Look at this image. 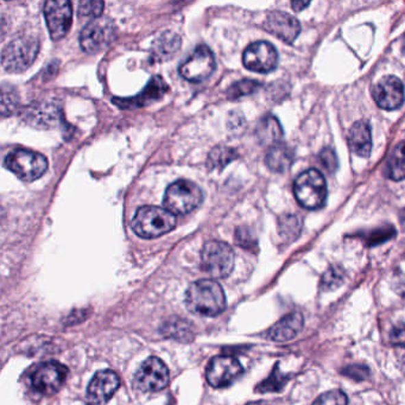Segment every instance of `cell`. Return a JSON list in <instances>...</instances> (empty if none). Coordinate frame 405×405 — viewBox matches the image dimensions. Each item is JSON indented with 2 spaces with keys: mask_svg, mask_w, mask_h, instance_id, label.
Wrapping results in <instances>:
<instances>
[{
  "mask_svg": "<svg viewBox=\"0 0 405 405\" xmlns=\"http://www.w3.org/2000/svg\"><path fill=\"white\" fill-rule=\"evenodd\" d=\"M265 163L267 168L274 172H285L293 166V150L284 143L271 145L266 153Z\"/></svg>",
  "mask_w": 405,
  "mask_h": 405,
  "instance_id": "cell-21",
  "label": "cell"
},
{
  "mask_svg": "<svg viewBox=\"0 0 405 405\" xmlns=\"http://www.w3.org/2000/svg\"><path fill=\"white\" fill-rule=\"evenodd\" d=\"M402 53H403V55L405 56V34L404 36H403V43H402Z\"/></svg>",
  "mask_w": 405,
  "mask_h": 405,
  "instance_id": "cell-41",
  "label": "cell"
},
{
  "mask_svg": "<svg viewBox=\"0 0 405 405\" xmlns=\"http://www.w3.org/2000/svg\"><path fill=\"white\" fill-rule=\"evenodd\" d=\"M104 5L103 1H80L79 14L80 17L98 19L100 14H103Z\"/></svg>",
  "mask_w": 405,
  "mask_h": 405,
  "instance_id": "cell-32",
  "label": "cell"
},
{
  "mask_svg": "<svg viewBox=\"0 0 405 405\" xmlns=\"http://www.w3.org/2000/svg\"><path fill=\"white\" fill-rule=\"evenodd\" d=\"M27 117L37 127H51L59 120V109L54 105L38 104L27 111Z\"/></svg>",
  "mask_w": 405,
  "mask_h": 405,
  "instance_id": "cell-22",
  "label": "cell"
},
{
  "mask_svg": "<svg viewBox=\"0 0 405 405\" xmlns=\"http://www.w3.org/2000/svg\"><path fill=\"white\" fill-rule=\"evenodd\" d=\"M278 232L282 238L293 241L298 239L302 232L301 218L293 214H284L279 216Z\"/></svg>",
  "mask_w": 405,
  "mask_h": 405,
  "instance_id": "cell-26",
  "label": "cell"
},
{
  "mask_svg": "<svg viewBox=\"0 0 405 405\" xmlns=\"http://www.w3.org/2000/svg\"><path fill=\"white\" fill-rule=\"evenodd\" d=\"M343 279H345V275H343V271L340 267H337V266L330 267V269L326 271V274L322 277L321 288L324 291L339 288L343 283Z\"/></svg>",
  "mask_w": 405,
  "mask_h": 405,
  "instance_id": "cell-30",
  "label": "cell"
},
{
  "mask_svg": "<svg viewBox=\"0 0 405 405\" xmlns=\"http://www.w3.org/2000/svg\"><path fill=\"white\" fill-rule=\"evenodd\" d=\"M44 17L51 38L62 40L72 27V4L67 0H48L44 4Z\"/></svg>",
  "mask_w": 405,
  "mask_h": 405,
  "instance_id": "cell-13",
  "label": "cell"
},
{
  "mask_svg": "<svg viewBox=\"0 0 405 405\" xmlns=\"http://www.w3.org/2000/svg\"><path fill=\"white\" fill-rule=\"evenodd\" d=\"M248 405H269V404H266V403H252V404H248Z\"/></svg>",
  "mask_w": 405,
  "mask_h": 405,
  "instance_id": "cell-42",
  "label": "cell"
},
{
  "mask_svg": "<svg viewBox=\"0 0 405 405\" xmlns=\"http://www.w3.org/2000/svg\"><path fill=\"white\" fill-rule=\"evenodd\" d=\"M120 387V379L111 369L99 371L94 374L87 389V402L90 405L106 404Z\"/></svg>",
  "mask_w": 405,
  "mask_h": 405,
  "instance_id": "cell-15",
  "label": "cell"
},
{
  "mask_svg": "<svg viewBox=\"0 0 405 405\" xmlns=\"http://www.w3.org/2000/svg\"><path fill=\"white\" fill-rule=\"evenodd\" d=\"M304 324V319L301 313H291L279 320L267 332V338L276 342H287L296 338Z\"/></svg>",
  "mask_w": 405,
  "mask_h": 405,
  "instance_id": "cell-19",
  "label": "cell"
},
{
  "mask_svg": "<svg viewBox=\"0 0 405 405\" xmlns=\"http://www.w3.org/2000/svg\"><path fill=\"white\" fill-rule=\"evenodd\" d=\"M293 194L302 207L315 211L324 206L327 198V183L316 169L303 171L293 182Z\"/></svg>",
  "mask_w": 405,
  "mask_h": 405,
  "instance_id": "cell-3",
  "label": "cell"
},
{
  "mask_svg": "<svg viewBox=\"0 0 405 405\" xmlns=\"http://www.w3.org/2000/svg\"><path fill=\"white\" fill-rule=\"evenodd\" d=\"M243 372L238 359L230 356H215L208 364L206 378L211 387L220 389L235 383Z\"/></svg>",
  "mask_w": 405,
  "mask_h": 405,
  "instance_id": "cell-12",
  "label": "cell"
},
{
  "mask_svg": "<svg viewBox=\"0 0 405 405\" xmlns=\"http://www.w3.org/2000/svg\"><path fill=\"white\" fill-rule=\"evenodd\" d=\"M319 159H320L322 167L328 171V172H334L335 169L338 168V159H337V156H335L333 150H322L320 153V156H319Z\"/></svg>",
  "mask_w": 405,
  "mask_h": 405,
  "instance_id": "cell-35",
  "label": "cell"
},
{
  "mask_svg": "<svg viewBox=\"0 0 405 405\" xmlns=\"http://www.w3.org/2000/svg\"><path fill=\"white\" fill-rule=\"evenodd\" d=\"M185 306L194 314L218 316L226 309V296L220 284L201 279L190 284L185 296Z\"/></svg>",
  "mask_w": 405,
  "mask_h": 405,
  "instance_id": "cell-1",
  "label": "cell"
},
{
  "mask_svg": "<svg viewBox=\"0 0 405 405\" xmlns=\"http://www.w3.org/2000/svg\"><path fill=\"white\" fill-rule=\"evenodd\" d=\"M343 374H346L347 377L350 378L356 379V380H363V379L369 377V369L366 366H361V365H352L348 366L346 369L343 371Z\"/></svg>",
  "mask_w": 405,
  "mask_h": 405,
  "instance_id": "cell-37",
  "label": "cell"
},
{
  "mask_svg": "<svg viewBox=\"0 0 405 405\" xmlns=\"http://www.w3.org/2000/svg\"><path fill=\"white\" fill-rule=\"evenodd\" d=\"M235 241L244 248H252L257 246V240L248 228H238L237 230Z\"/></svg>",
  "mask_w": 405,
  "mask_h": 405,
  "instance_id": "cell-36",
  "label": "cell"
},
{
  "mask_svg": "<svg viewBox=\"0 0 405 405\" xmlns=\"http://www.w3.org/2000/svg\"><path fill=\"white\" fill-rule=\"evenodd\" d=\"M313 405H348V398L341 390H332L321 395Z\"/></svg>",
  "mask_w": 405,
  "mask_h": 405,
  "instance_id": "cell-31",
  "label": "cell"
},
{
  "mask_svg": "<svg viewBox=\"0 0 405 405\" xmlns=\"http://www.w3.org/2000/svg\"><path fill=\"white\" fill-rule=\"evenodd\" d=\"M387 179L393 181L405 180V143H400L387 159L385 167Z\"/></svg>",
  "mask_w": 405,
  "mask_h": 405,
  "instance_id": "cell-24",
  "label": "cell"
},
{
  "mask_svg": "<svg viewBox=\"0 0 405 405\" xmlns=\"http://www.w3.org/2000/svg\"><path fill=\"white\" fill-rule=\"evenodd\" d=\"M203 270L213 278H225L235 267V251L228 244L212 240L202 248Z\"/></svg>",
  "mask_w": 405,
  "mask_h": 405,
  "instance_id": "cell-6",
  "label": "cell"
},
{
  "mask_svg": "<svg viewBox=\"0 0 405 405\" xmlns=\"http://www.w3.org/2000/svg\"><path fill=\"white\" fill-rule=\"evenodd\" d=\"M243 64L251 72L270 73L277 67L278 54L269 42H253L244 51Z\"/></svg>",
  "mask_w": 405,
  "mask_h": 405,
  "instance_id": "cell-14",
  "label": "cell"
},
{
  "mask_svg": "<svg viewBox=\"0 0 405 405\" xmlns=\"http://www.w3.org/2000/svg\"><path fill=\"white\" fill-rule=\"evenodd\" d=\"M347 142L352 153L359 157H369L372 150V133L369 122L361 120L350 129Z\"/></svg>",
  "mask_w": 405,
  "mask_h": 405,
  "instance_id": "cell-20",
  "label": "cell"
},
{
  "mask_svg": "<svg viewBox=\"0 0 405 405\" xmlns=\"http://www.w3.org/2000/svg\"><path fill=\"white\" fill-rule=\"evenodd\" d=\"M288 376H284L278 371V367L276 366L274 369V372L270 374V377L264 380L263 383L259 384L258 387V391L261 392H277L280 391L283 389L285 383L288 382Z\"/></svg>",
  "mask_w": 405,
  "mask_h": 405,
  "instance_id": "cell-29",
  "label": "cell"
},
{
  "mask_svg": "<svg viewBox=\"0 0 405 405\" xmlns=\"http://www.w3.org/2000/svg\"><path fill=\"white\" fill-rule=\"evenodd\" d=\"M291 5H293L295 11H302V10L304 9V8H306V6L309 5V3H308V1H293Z\"/></svg>",
  "mask_w": 405,
  "mask_h": 405,
  "instance_id": "cell-39",
  "label": "cell"
},
{
  "mask_svg": "<svg viewBox=\"0 0 405 405\" xmlns=\"http://www.w3.org/2000/svg\"><path fill=\"white\" fill-rule=\"evenodd\" d=\"M401 369L403 372L405 374V354L404 356H402L401 359Z\"/></svg>",
  "mask_w": 405,
  "mask_h": 405,
  "instance_id": "cell-40",
  "label": "cell"
},
{
  "mask_svg": "<svg viewBox=\"0 0 405 405\" xmlns=\"http://www.w3.org/2000/svg\"><path fill=\"white\" fill-rule=\"evenodd\" d=\"M235 158H237V153L235 150L226 148V146H216L215 149H213L208 156V167L211 169L221 170Z\"/></svg>",
  "mask_w": 405,
  "mask_h": 405,
  "instance_id": "cell-27",
  "label": "cell"
},
{
  "mask_svg": "<svg viewBox=\"0 0 405 405\" xmlns=\"http://www.w3.org/2000/svg\"><path fill=\"white\" fill-rule=\"evenodd\" d=\"M396 235V231L393 230L391 226H385V227H379L377 230L372 231V233L367 238L369 245H377V244L384 243L389 239L392 238Z\"/></svg>",
  "mask_w": 405,
  "mask_h": 405,
  "instance_id": "cell-34",
  "label": "cell"
},
{
  "mask_svg": "<svg viewBox=\"0 0 405 405\" xmlns=\"http://www.w3.org/2000/svg\"><path fill=\"white\" fill-rule=\"evenodd\" d=\"M181 38L174 32H166L153 44V53L158 59H170L179 51Z\"/></svg>",
  "mask_w": 405,
  "mask_h": 405,
  "instance_id": "cell-25",
  "label": "cell"
},
{
  "mask_svg": "<svg viewBox=\"0 0 405 405\" xmlns=\"http://www.w3.org/2000/svg\"><path fill=\"white\" fill-rule=\"evenodd\" d=\"M203 193L198 185L187 180L176 181L164 194V208L174 215H185L202 203Z\"/></svg>",
  "mask_w": 405,
  "mask_h": 405,
  "instance_id": "cell-4",
  "label": "cell"
},
{
  "mask_svg": "<svg viewBox=\"0 0 405 405\" xmlns=\"http://www.w3.org/2000/svg\"><path fill=\"white\" fill-rule=\"evenodd\" d=\"M374 99L379 107L393 111L400 108L404 101V86L396 77H385L374 86Z\"/></svg>",
  "mask_w": 405,
  "mask_h": 405,
  "instance_id": "cell-16",
  "label": "cell"
},
{
  "mask_svg": "<svg viewBox=\"0 0 405 405\" xmlns=\"http://www.w3.org/2000/svg\"><path fill=\"white\" fill-rule=\"evenodd\" d=\"M257 135L261 143L275 145L279 143V140L283 137V130L277 118L274 116H266L261 119L258 125Z\"/></svg>",
  "mask_w": 405,
  "mask_h": 405,
  "instance_id": "cell-23",
  "label": "cell"
},
{
  "mask_svg": "<svg viewBox=\"0 0 405 405\" xmlns=\"http://www.w3.org/2000/svg\"><path fill=\"white\" fill-rule=\"evenodd\" d=\"M215 57L206 45H198L190 57L181 64V77L190 82L205 81L215 69Z\"/></svg>",
  "mask_w": 405,
  "mask_h": 405,
  "instance_id": "cell-10",
  "label": "cell"
},
{
  "mask_svg": "<svg viewBox=\"0 0 405 405\" xmlns=\"http://www.w3.org/2000/svg\"><path fill=\"white\" fill-rule=\"evenodd\" d=\"M259 87L261 83L254 80H241L231 86L230 90H227V95L231 99H237L240 96L253 94L254 92L259 90Z\"/></svg>",
  "mask_w": 405,
  "mask_h": 405,
  "instance_id": "cell-28",
  "label": "cell"
},
{
  "mask_svg": "<svg viewBox=\"0 0 405 405\" xmlns=\"http://www.w3.org/2000/svg\"><path fill=\"white\" fill-rule=\"evenodd\" d=\"M175 225V215L157 206L140 207L132 219V228L140 238H158L170 232Z\"/></svg>",
  "mask_w": 405,
  "mask_h": 405,
  "instance_id": "cell-2",
  "label": "cell"
},
{
  "mask_svg": "<svg viewBox=\"0 0 405 405\" xmlns=\"http://www.w3.org/2000/svg\"><path fill=\"white\" fill-rule=\"evenodd\" d=\"M169 369L167 365L156 356H150L137 369L133 385L140 392H158L169 384Z\"/></svg>",
  "mask_w": 405,
  "mask_h": 405,
  "instance_id": "cell-9",
  "label": "cell"
},
{
  "mask_svg": "<svg viewBox=\"0 0 405 405\" xmlns=\"http://www.w3.org/2000/svg\"><path fill=\"white\" fill-rule=\"evenodd\" d=\"M264 27L271 35L285 43H293L301 32V24L298 19L282 11H272L267 14Z\"/></svg>",
  "mask_w": 405,
  "mask_h": 405,
  "instance_id": "cell-17",
  "label": "cell"
},
{
  "mask_svg": "<svg viewBox=\"0 0 405 405\" xmlns=\"http://www.w3.org/2000/svg\"><path fill=\"white\" fill-rule=\"evenodd\" d=\"M68 369L59 361H47L37 365L30 374L32 390L41 396H53L64 387Z\"/></svg>",
  "mask_w": 405,
  "mask_h": 405,
  "instance_id": "cell-8",
  "label": "cell"
},
{
  "mask_svg": "<svg viewBox=\"0 0 405 405\" xmlns=\"http://www.w3.org/2000/svg\"><path fill=\"white\" fill-rule=\"evenodd\" d=\"M17 107V95L11 87L3 86V93H1V113L3 116H10V113L14 112Z\"/></svg>",
  "mask_w": 405,
  "mask_h": 405,
  "instance_id": "cell-33",
  "label": "cell"
},
{
  "mask_svg": "<svg viewBox=\"0 0 405 405\" xmlns=\"http://www.w3.org/2000/svg\"><path fill=\"white\" fill-rule=\"evenodd\" d=\"M5 166L21 180L32 182L44 175L48 169V161L41 153L17 149L6 156Z\"/></svg>",
  "mask_w": 405,
  "mask_h": 405,
  "instance_id": "cell-5",
  "label": "cell"
},
{
  "mask_svg": "<svg viewBox=\"0 0 405 405\" xmlns=\"http://www.w3.org/2000/svg\"><path fill=\"white\" fill-rule=\"evenodd\" d=\"M114 40V25L108 19H93L80 34V45L88 54L104 50Z\"/></svg>",
  "mask_w": 405,
  "mask_h": 405,
  "instance_id": "cell-11",
  "label": "cell"
},
{
  "mask_svg": "<svg viewBox=\"0 0 405 405\" xmlns=\"http://www.w3.org/2000/svg\"><path fill=\"white\" fill-rule=\"evenodd\" d=\"M38 42L32 37H18L1 53V66L6 72L19 73L30 67L38 54Z\"/></svg>",
  "mask_w": 405,
  "mask_h": 405,
  "instance_id": "cell-7",
  "label": "cell"
},
{
  "mask_svg": "<svg viewBox=\"0 0 405 405\" xmlns=\"http://www.w3.org/2000/svg\"><path fill=\"white\" fill-rule=\"evenodd\" d=\"M390 340L396 346H405V324H400L392 329Z\"/></svg>",
  "mask_w": 405,
  "mask_h": 405,
  "instance_id": "cell-38",
  "label": "cell"
},
{
  "mask_svg": "<svg viewBox=\"0 0 405 405\" xmlns=\"http://www.w3.org/2000/svg\"><path fill=\"white\" fill-rule=\"evenodd\" d=\"M169 90L167 82L163 80L161 77H153L148 85L145 86L144 90L140 92V94L135 98L130 99H113V103L117 105L118 107L125 108H138L149 106V105L156 103L162 98L163 95Z\"/></svg>",
  "mask_w": 405,
  "mask_h": 405,
  "instance_id": "cell-18",
  "label": "cell"
}]
</instances>
